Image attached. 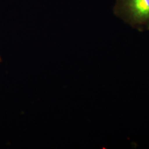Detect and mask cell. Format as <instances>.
Segmentation results:
<instances>
[{
	"instance_id": "obj_1",
	"label": "cell",
	"mask_w": 149,
	"mask_h": 149,
	"mask_svg": "<svg viewBox=\"0 0 149 149\" xmlns=\"http://www.w3.org/2000/svg\"><path fill=\"white\" fill-rule=\"evenodd\" d=\"M113 13L137 31H149V0H116Z\"/></svg>"
},
{
	"instance_id": "obj_2",
	"label": "cell",
	"mask_w": 149,
	"mask_h": 149,
	"mask_svg": "<svg viewBox=\"0 0 149 149\" xmlns=\"http://www.w3.org/2000/svg\"><path fill=\"white\" fill-rule=\"evenodd\" d=\"M1 57H0V63H1Z\"/></svg>"
}]
</instances>
